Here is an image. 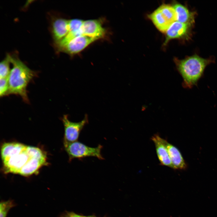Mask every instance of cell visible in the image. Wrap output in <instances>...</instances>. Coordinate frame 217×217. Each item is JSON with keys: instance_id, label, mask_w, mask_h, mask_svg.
I'll return each mask as SVG.
<instances>
[{"instance_id": "6da1fadb", "label": "cell", "mask_w": 217, "mask_h": 217, "mask_svg": "<svg viewBox=\"0 0 217 217\" xmlns=\"http://www.w3.org/2000/svg\"><path fill=\"white\" fill-rule=\"evenodd\" d=\"M9 55L13 68L8 77V95H19L24 102L29 103L27 87L29 83L36 75V72L27 67L17 55Z\"/></svg>"}, {"instance_id": "7a4b0ae2", "label": "cell", "mask_w": 217, "mask_h": 217, "mask_svg": "<svg viewBox=\"0 0 217 217\" xmlns=\"http://www.w3.org/2000/svg\"><path fill=\"white\" fill-rule=\"evenodd\" d=\"M213 62L212 59L204 58L196 55L183 59H175L177 69L183 78V87L190 89L197 86L199 81L204 75L206 67Z\"/></svg>"}, {"instance_id": "3957f363", "label": "cell", "mask_w": 217, "mask_h": 217, "mask_svg": "<svg viewBox=\"0 0 217 217\" xmlns=\"http://www.w3.org/2000/svg\"><path fill=\"white\" fill-rule=\"evenodd\" d=\"M65 150L68 156L69 162L74 159H81L87 157H95L104 159L101 154L102 146L99 144L96 147L89 146L78 141L72 143H64Z\"/></svg>"}, {"instance_id": "277c9868", "label": "cell", "mask_w": 217, "mask_h": 217, "mask_svg": "<svg viewBox=\"0 0 217 217\" xmlns=\"http://www.w3.org/2000/svg\"><path fill=\"white\" fill-rule=\"evenodd\" d=\"M159 30L165 33L177 20L175 11L173 6L163 4L158 7L148 16Z\"/></svg>"}, {"instance_id": "5b68a950", "label": "cell", "mask_w": 217, "mask_h": 217, "mask_svg": "<svg viewBox=\"0 0 217 217\" xmlns=\"http://www.w3.org/2000/svg\"><path fill=\"white\" fill-rule=\"evenodd\" d=\"M95 41L96 40L92 38L81 34L55 48L58 52H63L72 56L81 52Z\"/></svg>"}, {"instance_id": "8992f818", "label": "cell", "mask_w": 217, "mask_h": 217, "mask_svg": "<svg viewBox=\"0 0 217 217\" xmlns=\"http://www.w3.org/2000/svg\"><path fill=\"white\" fill-rule=\"evenodd\" d=\"M64 128V143H72L77 141L80 134L84 126L89 123L88 116L86 114L81 121L73 122L68 118V115H64L61 118Z\"/></svg>"}, {"instance_id": "52a82bcc", "label": "cell", "mask_w": 217, "mask_h": 217, "mask_svg": "<svg viewBox=\"0 0 217 217\" xmlns=\"http://www.w3.org/2000/svg\"><path fill=\"white\" fill-rule=\"evenodd\" d=\"M103 24L102 19L84 20L81 29V34L92 38L96 41L106 38L107 31Z\"/></svg>"}, {"instance_id": "ba28073f", "label": "cell", "mask_w": 217, "mask_h": 217, "mask_svg": "<svg viewBox=\"0 0 217 217\" xmlns=\"http://www.w3.org/2000/svg\"><path fill=\"white\" fill-rule=\"evenodd\" d=\"M27 146L21 152L3 161L5 172L18 174L20 169L32 157L27 151Z\"/></svg>"}, {"instance_id": "9c48e42d", "label": "cell", "mask_w": 217, "mask_h": 217, "mask_svg": "<svg viewBox=\"0 0 217 217\" xmlns=\"http://www.w3.org/2000/svg\"><path fill=\"white\" fill-rule=\"evenodd\" d=\"M51 33L54 43L64 39L69 31V20L62 18L52 19L51 26Z\"/></svg>"}, {"instance_id": "30bf717a", "label": "cell", "mask_w": 217, "mask_h": 217, "mask_svg": "<svg viewBox=\"0 0 217 217\" xmlns=\"http://www.w3.org/2000/svg\"><path fill=\"white\" fill-rule=\"evenodd\" d=\"M154 143L159 160L161 165L172 168V165L168 153L164 143V139L158 134H155L151 137Z\"/></svg>"}, {"instance_id": "8fae6325", "label": "cell", "mask_w": 217, "mask_h": 217, "mask_svg": "<svg viewBox=\"0 0 217 217\" xmlns=\"http://www.w3.org/2000/svg\"><path fill=\"white\" fill-rule=\"evenodd\" d=\"M163 140L172 163V168L180 170L186 169L187 164L179 149L166 140Z\"/></svg>"}, {"instance_id": "7c38bea8", "label": "cell", "mask_w": 217, "mask_h": 217, "mask_svg": "<svg viewBox=\"0 0 217 217\" xmlns=\"http://www.w3.org/2000/svg\"><path fill=\"white\" fill-rule=\"evenodd\" d=\"M191 25L176 21L166 31L165 43L174 39L181 38L188 36Z\"/></svg>"}, {"instance_id": "4fadbf2b", "label": "cell", "mask_w": 217, "mask_h": 217, "mask_svg": "<svg viewBox=\"0 0 217 217\" xmlns=\"http://www.w3.org/2000/svg\"><path fill=\"white\" fill-rule=\"evenodd\" d=\"M176 12L177 21L192 25L194 22L193 13L183 5L175 3L173 6Z\"/></svg>"}, {"instance_id": "5bb4252c", "label": "cell", "mask_w": 217, "mask_h": 217, "mask_svg": "<svg viewBox=\"0 0 217 217\" xmlns=\"http://www.w3.org/2000/svg\"><path fill=\"white\" fill-rule=\"evenodd\" d=\"M27 146L17 143H8L4 144L1 149L2 161L14 155L19 153L25 149Z\"/></svg>"}, {"instance_id": "9a60e30c", "label": "cell", "mask_w": 217, "mask_h": 217, "mask_svg": "<svg viewBox=\"0 0 217 217\" xmlns=\"http://www.w3.org/2000/svg\"><path fill=\"white\" fill-rule=\"evenodd\" d=\"M46 162L31 157L20 169L18 174L24 176L31 175L36 172L41 166L46 164Z\"/></svg>"}, {"instance_id": "2e32d148", "label": "cell", "mask_w": 217, "mask_h": 217, "mask_svg": "<svg viewBox=\"0 0 217 217\" xmlns=\"http://www.w3.org/2000/svg\"><path fill=\"white\" fill-rule=\"evenodd\" d=\"M11 63L9 54H7L5 58L2 61L0 64V78H8L11 70L10 64Z\"/></svg>"}, {"instance_id": "e0dca14e", "label": "cell", "mask_w": 217, "mask_h": 217, "mask_svg": "<svg viewBox=\"0 0 217 217\" xmlns=\"http://www.w3.org/2000/svg\"><path fill=\"white\" fill-rule=\"evenodd\" d=\"M13 205L10 201L1 202L0 204V217H6L8 211Z\"/></svg>"}, {"instance_id": "ac0fdd59", "label": "cell", "mask_w": 217, "mask_h": 217, "mask_svg": "<svg viewBox=\"0 0 217 217\" xmlns=\"http://www.w3.org/2000/svg\"><path fill=\"white\" fill-rule=\"evenodd\" d=\"M9 85L8 77L0 78V96L3 97L8 95Z\"/></svg>"}, {"instance_id": "d6986e66", "label": "cell", "mask_w": 217, "mask_h": 217, "mask_svg": "<svg viewBox=\"0 0 217 217\" xmlns=\"http://www.w3.org/2000/svg\"><path fill=\"white\" fill-rule=\"evenodd\" d=\"M62 217H82V216L76 214L74 212H68Z\"/></svg>"}, {"instance_id": "ffe728a7", "label": "cell", "mask_w": 217, "mask_h": 217, "mask_svg": "<svg viewBox=\"0 0 217 217\" xmlns=\"http://www.w3.org/2000/svg\"><path fill=\"white\" fill-rule=\"evenodd\" d=\"M82 217H94L92 216H82Z\"/></svg>"}]
</instances>
